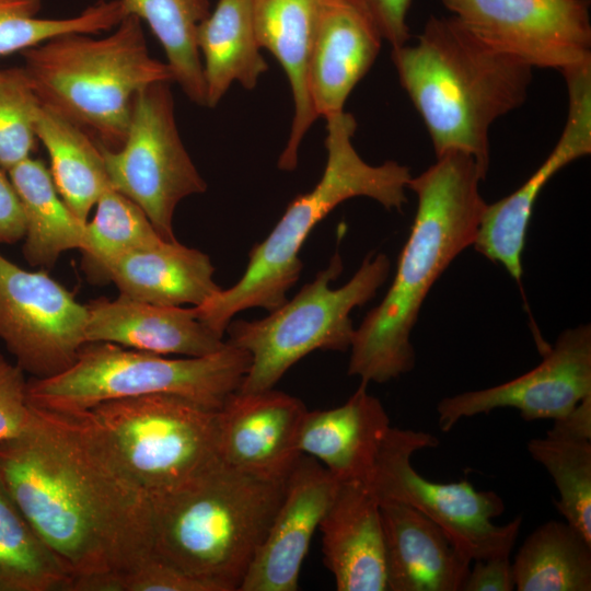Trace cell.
Instances as JSON below:
<instances>
[{
    "mask_svg": "<svg viewBox=\"0 0 591 591\" xmlns=\"http://www.w3.org/2000/svg\"><path fill=\"white\" fill-rule=\"evenodd\" d=\"M33 407L0 442V483L69 577L68 591H115L151 554L148 494L90 414Z\"/></svg>",
    "mask_w": 591,
    "mask_h": 591,
    "instance_id": "6da1fadb",
    "label": "cell"
},
{
    "mask_svg": "<svg viewBox=\"0 0 591 591\" xmlns=\"http://www.w3.org/2000/svg\"><path fill=\"white\" fill-rule=\"evenodd\" d=\"M485 176L474 158L459 151L412 176L407 188L417 195V210L410 233L386 294L355 329L348 375L386 383L413 370V328L433 283L475 241L487 205L479 193Z\"/></svg>",
    "mask_w": 591,
    "mask_h": 591,
    "instance_id": "7a4b0ae2",
    "label": "cell"
},
{
    "mask_svg": "<svg viewBox=\"0 0 591 591\" xmlns=\"http://www.w3.org/2000/svg\"><path fill=\"white\" fill-rule=\"evenodd\" d=\"M391 57L436 157L466 153L486 175L490 126L525 102L533 69L489 47L454 16H431L417 43L392 48Z\"/></svg>",
    "mask_w": 591,
    "mask_h": 591,
    "instance_id": "3957f363",
    "label": "cell"
},
{
    "mask_svg": "<svg viewBox=\"0 0 591 591\" xmlns=\"http://www.w3.org/2000/svg\"><path fill=\"white\" fill-rule=\"evenodd\" d=\"M288 476L264 477L219 460L186 483L150 495L151 554L213 591H239Z\"/></svg>",
    "mask_w": 591,
    "mask_h": 591,
    "instance_id": "277c9868",
    "label": "cell"
},
{
    "mask_svg": "<svg viewBox=\"0 0 591 591\" xmlns=\"http://www.w3.org/2000/svg\"><path fill=\"white\" fill-rule=\"evenodd\" d=\"M325 119L327 160L317 184L296 197L267 237L252 247L235 285L193 306L196 316L222 337L239 312L252 308L270 312L287 300L302 271L299 253L303 243L339 204L369 197L387 210L402 211L407 202L409 169L395 161L367 163L352 144L357 121L350 113L343 111Z\"/></svg>",
    "mask_w": 591,
    "mask_h": 591,
    "instance_id": "5b68a950",
    "label": "cell"
},
{
    "mask_svg": "<svg viewBox=\"0 0 591 591\" xmlns=\"http://www.w3.org/2000/svg\"><path fill=\"white\" fill-rule=\"evenodd\" d=\"M23 68L42 105L119 149L127 135L137 93L172 81L166 65L148 49L142 22L127 15L105 37L71 33L21 53Z\"/></svg>",
    "mask_w": 591,
    "mask_h": 591,
    "instance_id": "8992f818",
    "label": "cell"
},
{
    "mask_svg": "<svg viewBox=\"0 0 591 591\" xmlns=\"http://www.w3.org/2000/svg\"><path fill=\"white\" fill-rule=\"evenodd\" d=\"M250 366V354L228 343L213 354L182 358L86 343L67 370L27 381V398L36 408L81 413L108 401L173 394L219 410Z\"/></svg>",
    "mask_w": 591,
    "mask_h": 591,
    "instance_id": "52a82bcc",
    "label": "cell"
},
{
    "mask_svg": "<svg viewBox=\"0 0 591 591\" xmlns=\"http://www.w3.org/2000/svg\"><path fill=\"white\" fill-rule=\"evenodd\" d=\"M343 269L341 256L336 252L311 282L267 316L231 320L225 343L251 356L237 392L274 389L294 363L312 351L350 349L355 335L350 313L375 297L389 277L391 263L385 254L371 252L349 281L333 289L331 283Z\"/></svg>",
    "mask_w": 591,
    "mask_h": 591,
    "instance_id": "ba28073f",
    "label": "cell"
},
{
    "mask_svg": "<svg viewBox=\"0 0 591 591\" xmlns=\"http://www.w3.org/2000/svg\"><path fill=\"white\" fill-rule=\"evenodd\" d=\"M86 412L148 496L171 490L220 460L218 410L182 396L114 399Z\"/></svg>",
    "mask_w": 591,
    "mask_h": 591,
    "instance_id": "9c48e42d",
    "label": "cell"
},
{
    "mask_svg": "<svg viewBox=\"0 0 591 591\" xmlns=\"http://www.w3.org/2000/svg\"><path fill=\"white\" fill-rule=\"evenodd\" d=\"M438 444L431 433L391 427L368 482L379 501H398L420 511L443 530L471 563L510 556L522 518L495 524L493 520L505 511L497 493L478 490L465 479L431 482L414 468L413 454Z\"/></svg>",
    "mask_w": 591,
    "mask_h": 591,
    "instance_id": "30bf717a",
    "label": "cell"
},
{
    "mask_svg": "<svg viewBox=\"0 0 591 591\" xmlns=\"http://www.w3.org/2000/svg\"><path fill=\"white\" fill-rule=\"evenodd\" d=\"M172 81H158L134 99L126 139L117 150L99 143L112 187L138 205L165 241L184 198L207 190L179 136Z\"/></svg>",
    "mask_w": 591,
    "mask_h": 591,
    "instance_id": "8fae6325",
    "label": "cell"
},
{
    "mask_svg": "<svg viewBox=\"0 0 591 591\" xmlns=\"http://www.w3.org/2000/svg\"><path fill=\"white\" fill-rule=\"evenodd\" d=\"M468 32L533 68L591 62L590 0H440Z\"/></svg>",
    "mask_w": 591,
    "mask_h": 591,
    "instance_id": "7c38bea8",
    "label": "cell"
},
{
    "mask_svg": "<svg viewBox=\"0 0 591 591\" xmlns=\"http://www.w3.org/2000/svg\"><path fill=\"white\" fill-rule=\"evenodd\" d=\"M86 304L46 270H26L0 254V339L35 379L76 361L85 340Z\"/></svg>",
    "mask_w": 591,
    "mask_h": 591,
    "instance_id": "4fadbf2b",
    "label": "cell"
},
{
    "mask_svg": "<svg viewBox=\"0 0 591 591\" xmlns=\"http://www.w3.org/2000/svg\"><path fill=\"white\" fill-rule=\"evenodd\" d=\"M591 395V325L563 331L542 362L529 372L483 390L442 398L437 405L443 432L461 419L512 407L525 421L556 419Z\"/></svg>",
    "mask_w": 591,
    "mask_h": 591,
    "instance_id": "5bb4252c",
    "label": "cell"
},
{
    "mask_svg": "<svg viewBox=\"0 0 591 591\" xmlns=\"http://www.w3.org/2000/svg\"><path fill=\"white\" fill-rule=\"evenodd\" d=\"M561 74L568 92V115L557 143L518 189L486 205L473 243L479 254L501 264L519 283L528 227L541 190L566 165L591 153V62Z\"/></svg>",
    "mask_w": 591,
    "mask_h": 591,
    "instance_id": "9a60e30c",
    "label": "cell"
},
{
    "mask_svg": "<svg viewBox=\"0 0 591 591\" xmlns=\"http://www.w3.org/2000/svg\"><path fill=\"white\" fill-rule=\"evenodd\" d=\"M339 482L314 457L301 454L286 493L239 591H296L312 537Z\"/></svg>",
    "mask_w": 591,
    "mask_h": 591,
    "instance_id": "2e32d148",
    "label": "cell"
},
{
    "mask_svg": "<svg viewBox=\"0 0 591 591\" xmlns=\"http://www.w3.org/2000/svg\"><path fill=\"white\" fill-rule=\"evenodd\" d=\"M306 410L282 391L235 392L217 412L220 460L255 475L287 477L301 455L298 437Z\"/></svg>",
    "mask_w": 591,
    "mask_h": 591,
    "instance_id": "e0dca14e",
    "label": "cell"
},
{
    "mask_svg": "<svg viewBox=\"0 0 591 591\" xmlns=\"http://www.w3.org/2000/svg\"><path fill=\"white\" fill-rule=\"evenodd\" d=\"M382 35L360 0H318L309 68V90L317 116L344 111L358 82L375 61Z\"/></svg>",
    "mask_w": 591,
    "mask_h": 591,
    "instance_id": "ac0fdd59",
    "label": "cell"
},
{
    "mask_svg": "<svg viewBox=\"0 0 591 591\" xmlns=\"http://www.w3.org/2000/svg\"><path fill=\"white\" fill-rule=\"evenodd\" d=\"M86 343H111L158 355L202 357L224 347L223 337L193 308L159 305L120 296L86 304Z\"/></svg>",
    "mask_w": 591,
    "mask_h": 591,
    "instance_id": "d6986e66",
    "label": "cell"
},
{
    "mask_svg": "<svg viewBox=\"0 0 591 591\" xmlns=\"http://www.w3.org/2000/svg\"><path fill=\"white\" fill-rule=\"evenodd\" d=\"M318 529L338 591H387L380 501L368 483H339Z\"/></svg>",
    "mask_w": 591,
    "mask_h": 591,
    "instance_id": "ffe728a7",
    "label": "cell"
},
{
    "mask_svg": "<svg viewBox=\"0 0 591 591\" xmlns=\"http://www.w3.org/2000/svg\"><path fill=\"white\" fill-rule=\"evenodd\" d=\"M390 428L382 403L360 381L343 405L306 410L298 450L316 459L339 483H368Z\"/></svg>",
    "mask_w": 591,
    "mask_h": 591,
    "instance_id": "44dd1931",
    "label": "cell"
},
{
    "mask_svg": "<svg viewBox=\"0 0 591 591\" xmlns=\"http://www.w3.org/2000/svg\"><path fill=\"white\" fill-rule=\"evenodd\" d=\"M387 591H461L471 561L415 508L380 501Z\"/></svg>",
    "mask_w": 591,
    "mask_h": 591,
    "instance_id": "7402d4cb",
    "label": "cell"
},
{
    "mask_svg": "<svg viewBox=\"0 0 591 591\" xmlns=\"http://www.w3.org/2000/svg\"><path fill=\"white\" fill-rule=\"evenodd\" d=\"M318 0H253L257 43L279 61L293 97V119L278 167L293 171L300 144L317 119L309 90V68Z\"/></svg>",
    "mask_w": 591,
    "mask_h": 591,
    "instance_id": "603a6c76",
    "label": "cell"
},
{
    "mask_svg": "<svg viewBox=\"0 0 591 591\" xmlns=\"http://www.w3.org/2000/svg\"><path fill=\"white\" fill-rule=\"evenodd\" d=\"M210 257L175 241H161L120 257L108 281L120 296L159 305L202 304L222 288Z\"/></svg>",
    "mask_w": 591,
    "mask_h": 591,
    "instance_id": "cb8c5ba5",
    "label": "cell"
},
{
    "mask_svg": "<svg viewBox=\"0 0 591 591\" xmlns=\"http://www.w3.org/2000/svg\"><path fill=\"white\" fill-rule=\"evenodd\" d=\"M196 42L206 107H216L233 82L253 90L268 70L255 34L253 0H218L198 26Z\"/></svg>",
    "mask_w": 591,
    "mask_h": 591,
    "instance_id": "d4e9b609",
    "label": "cell"
},
{
    "mask_svg": "<svg viewBox=\"0 0 591 591\" xmlns=\"http://www.w3.org/2000/svg\"><path fill=\"white\" fill-rule=\"evenodd\" d=\"M7 173L25 220L23 254L27 263L51 267L63 252L81 250L88 222L66 205L45 163L30 157Z\"/></svg>",
    "mask_w": 591,
    "mask_h": 591,
    "instance_id": "484cf974",
    "label": "cell"
},
{
    "mask_svg": "<svg viewBox=\"0 0 591 591\" xmlns=\"http://www.w3.org/2000/svg\"><path fill=\"white\" fill-rule=\"evenodd\" d=\"M36 138L45 147L54 184L72 212L88 222L99 198L112 187L100 146L85 130L42 105Z\"/></svg>",
    "mask_w": 591,
    "mask_h": 591,
    "instance_id": "4316f807",
    "label": "cell"
},
{
    "mask_svg": "<svg viewBox=\"0 0 591 591\" xmlns=\"http://www.w3.org/2000/svg\"><path fill=\"white\" fill-rule=\"evenodd\" d=\"M512 572L518 591H590L591 542L568 522L551 520L522 543Z\"/></svg>",
    "mask_w": 591,
    "mask_h": 591,
    "instance_id": "83f0119b",
    "label": "cell"
},
{
    "mask_svg": "<svg viewBox=\"0 0 591 591\" xmlns=\"http://www.w3.org/2000/svg\"><path fill=\"white\" fill-rule=\"evenodd\" d=\"M126 15L147 23L166 56L173 82L197 105L206 106L202 62L196 36L210 13L209 0H119Z\"/></svg>",
    "mask_w": 591,
    "mask_h": 591,
    "instance_id": "f1b7e54d",
    "label": "cell"
},
{
    "mask_svg": "<svg viewBox=\"0 0 591 591\" xmlns=\"http://www.w3.org/2000/svg\"><path fill=\"white\" fill-rule=\"evenodd\" d=\"M95 207L80 250L82 270L92 282L104 283L109 282V270L120 257L163 239L143 210L113 187L103 193Z\"/></svg>",
    "mask_w": 591,
    "mask_h": 591,
    "instance_id": "f546056e",
    "label": "cell"
},
{
    "mask_svg": "<svg viewBox=\"0 0 591 591\" xmlns=\"http://www.w3.org/2000/svg\"><path fill=\"white\" fill-rule=\"evenodd\" d=\"M69 577L0 483V591H68Z\"/></svg>",
    "mask_w": 591,
    "mask_h": 591,
    "instance_id": "4dcf8cb0",
    "label": "cell"
},
{
    "mask_svg": "<svg viewBox=\"0 0 591 591\" xmlns=\"http://www.w3.org/2000/svg\"><path fill=\"white\" fill-rule=\"evenodd\" d=\"M42 0H0V58L63 34L112 31L127 16L119 0H101L67 19L38 18Z\"/></svg>",
    "mask_w": 591,
    "mask_h": 591,
    "instance_id": "1f68e13d",
    "label": "cell"
},
{
    "mask_svg": "<svg viewBox=\"0 0 591 591\" xmlns=\"http://www.w3.org/2000/svg\"><path fill=\"white\" fill-rule=\"evenodd\" d=\"M528 451L552 476L566 522L591 542V441L533 438Z\"/></svg>",
    "mask_w": 591,
    "mask_h": 591,
    "instance_id": "d6a6232c",
    "label": "cell"
},
{
    "mask_svg": "<svg viewBox=\"0 0 591 591\" xmlns=\"http://www.w3.org/2000/svg\"><path fill=\"white\" fill-rule=\"evenodd\" d=\"M40 107L23 66L0 69V167L5 172L31 157Z\"/></svg>",
    "mask_w": 591,
    "mask_h": 591,
    "instance_id": "836d02e7",
    "label": "cell"
},
{
    "mask_svg": "<svg viewBox=\"0 0 591 591\" xmlns=\"http://www.w3.org/2000/svg\"><path fill=\"white\" fill-rule=\"evenodd\" d=\"M32 417L24 371L0 354V442L25 431Z\"/></svg>",
    "mask_w": 591,
    "mask_h": 591,
    "instance_id": "e575fe53",
    "label": "cell"
},
{
    "mask_svg": "<svg viewBox=\"0 0 591 591\" xmlns=\"http://www.w3.org/2000/svg\"><path fill=\"white\" fill-rule=\"evenodd\" d=\"M115 591H213L206 582L150 554L116 583Z\"/></svg>",
    "mask_w": 591,
    "mask_h": 591,
    "instance_id": "d590c367",
    "label": "cell"
},
{
    "mask_svg": "<svg viewBox=\"0 0 591 591\" xmlns=\"http://www.w3.org/2000/svg\"><path fill=\"white\" fill-rule=\"evenodd\" d=\"M392 48L407 44L410 35L406 16L412 0H360Z\"/></svg>",
    "mask_w": 591,
    "mask_h": 591,
    "instance_id": "8d00e7d4",
    "label": "cell"
},
{
    "mask_svg": "<svg viewBox=\"0 0 591 591\" xmlns=\"http://www.w3.org/2000/svg\"><path fill=\"white\" fill-rule=\"evenodd\" d=\"M514 589L510 556L475 560L461 591H511Z\"/></svg>",
    "mask_w": 591,
    "mask_h": 591,
    "instance_id": "74e56055",
    "label": "cell"
},
{
    "mask_svg": "<svg viewBox=\"0 0 591 591\" xmlns=\"http://www.w3.org/2000/svg\"><path fill=\"white\" fill-rule=\"evenodd\" d=\"M24 234L25 220L18 194L8 173L0 167V244H14Z\"/></svg>",
    "mask_w": 591,
    "mask_h": 591,
    "instance_id": "f35d334b",
    "label": "cell"
},
{
    "mask_svg": "<svg viewBox=\"0 0 591 591\" xmlns=\"http://www.w3.org/2000/svg\"><path fill=\"white\" fill-rule=\"evenodd\" d=\"M547 437L563 440L591 441V395L566 415L554 419Z\"/></svg>",
    "mask_w": 591,
    "mask_h": 591,
    "instance_id": "ab89813d",
    "label": "cell"
}]
</instances>
